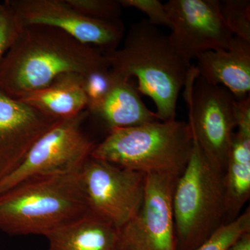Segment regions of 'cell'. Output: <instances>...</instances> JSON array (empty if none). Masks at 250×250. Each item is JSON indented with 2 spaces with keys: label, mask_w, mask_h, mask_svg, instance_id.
Returning a JSON list of instances; mask_svg holds the SVG:
<instances>
[{
  "label": "cell",
  "mask_w": 250,
  "mask_h": 250,
  "mask_svg": "<svg viewBox=\"0 0 250 250\" xmlns=\"http://www.w3.org/2000/svg\"><path fill=\"white\" fill-rule=\"evenodd\" d=\"M110 68L101 49L49 26H24L0 63V90L19 99L65 73L88 75Z\"/></svg>",
  "instance_id": "6da1fadb"
},
{
  "label": "cell",
  "mask_w": 250,
  "mask_h": 250,
  "mask_svg": "<svg viewBox=\"0 0 250 250\" xmlns=\"http://www.w3.org/2000/svg\"><path fill=\"white\" fill-rule=\"evenodd\" d=\"M106 54L112 72L136 78L140 93L154 102L161 121L175 120L179 93L192 65L177 53L168 36L142 20L130 28L123 47Z\"/></svg>",
  "instance_id": "7a4b0ae2"
},
{
  "label": "cell",
  "mask_w": 250,
  "mask_h": 250,
  "mask_svg": "<svg viewBox=\"0 0 250 250\" xmlns=\"http://www.w3.org/2000/svg\"><path fill=\"white\" fill-rule=\"evenodd\" d=\"M80 171L31 177L0 193V230L46 236L90 214Z\"/></svg>",
  "instance_id": "3957f363"
},
{
  "label": "cell",
  "mask_w": 250,
  "mask_h": 250,
  "mask_svg": "<svg viewBox=\"0 0 250 250\" xmlns=\"http://www.w3.org/2000/svg\"><path fill=\"white\" fill-rule=\"evenodd\" d=\"M193 147L188 123L155 121L108 131L92 157L146 174L184 172Z\"/></svg>",
  "instance_id": "277c9868"
},
{
  "label": "cell",
  "mask_w": 250,
  "mask_h": 250,
  "mask_svg": "<svg viewBox=\"0 0 250 250\" xmlns=\"http://www.w3.org/2000/svg\"><path fill=\"white\" fill-rule=\"evenodd\" d=\"M177 250H195L222 225L226 216L224 173L206 159L193 139V147L173 193Z\"/></svg>",
  "instance_id": "5b68a950"
},
{
  "label": "cell",
  "mask_w": 250,
  "mask_h": 250,
  "mask_svg": "<svg viewBox=\"0 0 250 250\" xmlns=\"http://www.w3.org/2000/svg\"><path fill=\"white\" fill-rule=\"evenodd\" d=\"M184 86L193 139L207 161L224 173L236 129V98L225 87L199 76L195 66Z\"/></svg>",
  "instance_id": "8992f818"
},
{
  "label": "cell",
  "mask_w": 250,
  "mask_h": 250,
  "mask_svg": "<svg viewBox=\"0 0 250 250\" xmlns=\"http://www.w3.org/2000/svg\"><path fill=\"white\" fill-rule=\"evenodd\" d=\"M89 116L85 109L56 122L34 143L21 165L0 180V193L31 177L79 172L97 145L82 126Z\"/></svg>",
  "instance_id": "52a82bcc"
},
{
  "label": "cell",
  "mask_w": 250,
  "mask_h": 250,
  "mask_svg": "<svg viewBox=\"0 0 250 250\" xmlns=\"http://www.w3.org/2000/svg\"><path fill=\"white\" fill-rule=\"evenodd\" d=\"M80 174L90 214L120 230L139 211L146 174L90 156Z\"/></svg>",
  "instance_id": "ba28073f"
},
{
  "label": "cell",
  "mask_w": 250,
  "mask_h": 250,
  "mask_svg": "<svg viewBox=\"0 0 250 250\" xmlns=\"http://www.w3.org/2000/svg\"><path fill=\"white\" fill-rule=\"evenodd\" d=\"M178 177L146 174L142 205L120 229L119 250H177L172 200Z\"/></svg>",
  "instance_id": "9c48e42d"
},
{
  "label": "cell",
  "mask_w": 250,
  "mask_h": 250,
  "mask_svg": "<svg viewBox=\"0 0 250 250\" xmlns=\"http://www.w3.org/2000/svg\"><path fill=\"white\" fill-rule=\"evenodd\" d=\"M171 22V44L188 62L208 51L227 49L233 36L218 0H170L165 3Z\"/></svg>",
  "instance_id": "30bf717a"
},
{
  "label": "cell",
  "mask_w": 250,
  "mask_h": 250,
  "mask_svg": "<svg viewBox=\"0 0 250 250\" xmlns=\"http://www.w3.org/2000/svg\"><path fill=\"white\" fill-rule=\"evenodd\" d=\"M23 25L49 26L74 39L101 49L105 54L118 48L124 37L121 19H93L81 14L66 0H6Z\"/></svg>",
  "instance_id": "8fae6325"
},
{
  "label": "cell",
  "mask_w": 250,
  "mask_h": 250,
  "mask_svg": "<svg viewBox=\"0 0 250 250\" xmlns=\"http://www.w3.org/2000/svg\"><path fill=\"white\" fill-rule=\"evenodd\" d=\"M57 121L0 90V180L21 165Z\"/></svg>",
  "instance_id": "7c38bea8"
},
{
  "label": "cell",
  "mask_w": 250,
  "mask_h": 250,
  "mask_svg": "<svg viewBox=\"0 0 250 250\" xmlns=\"http://www.w3.org/2000/svg\"><path fill=\"white\" fill-rule=\"evenodd\" d=\"M196 59L199 76L225 87L236 100L250 96V42L233 36L228 49L208 51Z\"/></svg>",
  "instance_id": "4fadbf2b"
},
{
  "label": "cell",
  "mask_w": 250,
  "mask_h": 250,
  "mask_svg": "<svg viewBox=\"0 0 250 250\" xmlns=\"http://www.w3.org/2000/svg\"><path fill=\"white\" fill-rule=\"evenodd\" d=\"M112 83L105 98L89 114L103 123L108 131L161 121L156 112L150 111L143 103L132 78L112 72Z\"/></svg>",
  "instance_id": "5bb4252c"
},
{
  "label": "cell",
  "mask_w": 250,
  "mask_h": 250,
  "mask_svg": "<svg viewBox=\"0 0 250 250\" xmlns=\"http://www.w3.org/2000/svg\"><path fill=\"white\" fill-rule=\"evenodd\" d=\"M226 194L225 224L241 214L250 197V118L237 121L236 131L224 172Z\"/></svg>",
  "instance_id": "9a60e30c"
},
{
  "label": "cell",
  "mask_w": 250,
  "mask_h": 250,
  "mask_svg": "<svg viewBox=\"0 0 250 250\" xmlns=\"http://www.w3.org/2000/svg\"><path fill=\"white\" fill-rule=\"evenodd\" d=\"M83 75L65 73L50 84L18 99L56 120L68 119L87 108Z\"/></svg>",
  "instance_id": "2e32d148"
},
{
  "label": "cell",
  "mask_w": 250,
  "mask_h": 250,
  "mask_svg": "<svg viewBox=\"0 0 250 250\" xmlns=\"http://www.w3.org/2000/svg\"><path fill=\"white\" fill-rule=\"evenodd\" d=\"M45 237L49 250H119L120 230L91 214L56 229Z\"/></svg>",
  "instance_id": "e0dca14e"
},
{
  "label": "cell",
  "mask_w": 250,
  "mask_h": 250,
  "mask_svg": "<svg viewBox=\"0 0 250 250\" xmlns=\"http://www.w3.org/2000/svg\"><path fill=\"white\" fill-rule=\"evenodd\" d=\"M247 232H250V207L233 221L222 225L195 250H226Z\"/></svg>",
  "instance_id": "ac0fdd59"
},
{
  "label": "cell",
  "mask_w": 250,
  "mask_h": 250,
  "mask_svg": "<svg viewBox=\"0 0 250 250\" xmlns=\"http://www.w3.org/2000/svg\"><path fill=\"white\" fill-rule=\"evenodd\" d=\"M224 21L233 36L250 42V0L220 1Z\"/></svg>",
  "instance_id": "d6986e66"
},
{
  "label": "cell",
  "mask_w": 250,
  "mask_h": 250,
  "mask_svg": "<svg viewBox=\"0 0 250 250\" xmlns=\"http://www.w3.org/2000/svg\"><path fill=\"white\" fill-rule=\"evenodd\" d=\"M81 14L93 19L114 21L120 19L122 5L119 0H66Z\"/></svg>",
  "instance_id": "ffe728a7"
},
{
  "label": "cell",
  "mask_w": 250,
  "mask_h": 250,
  "mask_svg": "<svg viewBox=\"0 0 250 250\" xmlns=\"http://www.w3.org/2000/svg\"><path fill=\"white\" fill-rule=\"evenodd\" d=\"M24 27L6 1L0 2V63Z\"/></svg>",
  "instance_id": "44dd1931"
},
{
  "label": "cell",
  "mask_w": 250,
  "mask_h": 250,
  "mask_svg": "<svg viewBox=\"0 0 250 250\" xmlns=\"http://www.w3.org/2000/svg\"><path fill=\"white\" fill-rule=\"evenodd\" d=\"M88 112L93 111L101 103L111 88V68L103 69L90 72L83 77Z\"/></svg>",
  "instance_id": "7402d4cb"
},
{
  "label": "cell",
  "mask_w": 250,
  "mask_h": 250,
  "mask_svg": "<svg viewBox=\"0 0 250 250\" xmlns=\"http://www.w3.org/2000/svg\"><path fill=\"white\" fill-rule=\"evenodd\" d=\"M123 7L134 8L147 15V21L152 25L164 26L171 29L165 4L159 0H119Z\"/></svg>",
  "instance_id": "603a6c76"
},
{
  "label": "cell",
  "mask_w": 250,
  "mask_h": 250,
  "mask_svg": "<svg viewBox=\"0 0 250 250\" xmlns=\"http://www.w3.org/2000/svg\"><path fill=\"white\" fill-rule=\"evenodd\" d=\"M226 250H250V232L243 233Z\"/></svg>",
  "instance_id": "cb8c5ba5"
}]
</instances>
